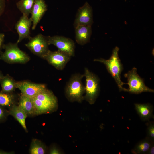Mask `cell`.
Wrapping results in <instances>:
<instances>
[{
    "mask_svg": "<svg viewBox=\"0 0 154 154\" xmlns=\"http://www.w3.org/2000/svg\"><path fill=\"white\" fill-rule=\"evenodd\" d=\"M119 50V48L116 47L113 50L111 57L108 60L100 58L94 59V61L104 64L109 73L115 80L119 91L127 92V89L123 87L126 83L122 82L121 79V74L123 68L118 56Z\"/></svg>",
    "mask_w": 154,
    "mask_h": 154,
    "instance_id": "6da1fadb",
    "label": "cell"
},
{
    "mask_svg": "<svg viewBox=\"0 0 154 154\" xmlns=\"http://www.w3.org/2000/svg\"><path fill=\"white\" fill-rule=\"evenodd\" d=\"M36 115L51 112L58 105L57 98L52 92L47 88L32 99Z\"/></svg>",
    "mask_w": 154,
    "mask_h": 154,
    "instance_id": "7a4b0ae2",
    "label": "cell"
},
{
    "mask_svg": "<svg viewBox=\"0 0 154 154\" xmlns=\"http://www.w3.org/2000/svg\"><path fill=\"white\" fill-rule=\"evenodd\" d=\"M18 43H9L3 44V52L1 54L0 59L9 64H25L29 61L30 57L19 48Z\"/></svg>",
    "mask_w": 154,
    "mask_h": 154,
    "instance_id": "3957f363",
    "label": "cell"
},
{
    "mask_svg": "<svg viewBox=\"0 0 154 154\" xmlns=\"http://www.w3.org/2000/svg\"><path fill=\"white\" fill-rule=\"evenodd\" d=\"M84 74L76 73L72 75L66 84L65 93L68 98L72 101L80 102L83 99L85 87L82 82Z\"/></svg>",
    "mask_w": 154,
    "mask_h": 154,
    "instance_id": "277c9868",
    "label": "cell"
},
{
    "mask_svg": "<svg viewBox=\"0 0 154 154\" xmlns=\"http://www.w3.org/2000/svg\"><path fill=\"white\" fill-rule=\"evenodd\" d=\"M83 74L85 78L84 98L90 104H92L94 103L99 93V79L87 68H85Z\"/></svg>",
    "mask_w": 154,
    "mask_h": 154,
    "instance_id": "5b68a950",
    "label": "cell"
},
{
    "mask_svg": "<svg viewBox=\"0 0 154 154\" xmlns=\"http://www.w3.org/2000/svg\"><path fill=\"white\" fill-rule=\"evenodd\" d=\"M29 39L26 46L34 54L44 59L50 50L47 36L39 33Z\"/></svg>",
    "mask_w": 154,
    "mask_h": 154,
    "instance_id": "8992f818",
    "label": "cell"
},
{
    "mask_svg": "<svg viewBox=\"0 0 154 154\" xmlns=\"http://www.w3.org/2000/svg\"><path fill=\"white\" fill-rule=\"evenodd\" d=\"M137 68L134 67L124 74L125 77L127 79V84L129 86L127 92L135 94L144 92H153V90L145 85L143 80L137 74Z\"/></svg>",
    "mask_w": 154,
    "mask_h": 154,
    "instance_id": "52a82bcc",
    "label": "cell"
},
{
    "mask_svg": "<svg viewBox=\"0 0 154 154\" xmlns=\"http://www.w3.org/2000/svg\"><path fill=\"white\" fill-rule=\"evenodd\" d=\"M49 45L56 46L58 50L64 52L71 56L75 55V44L70 38L63 36H47Z\"/></svg>",
    "mask_w": 154,
    "mask_h": 154,
    "instance_id": "ba28073f",
    "label": "cell"
},
{
    "mask_svg": "<svg viewBox=\"0 0 154 154\" xmlns=\"http://www.w3.org/2000/svg\"><path fill=\"white\" fill-rule=\"evenodd\" d=\"M16 86L21 94L33 98L46 88L44 84L35 83L27 80L16 82Z\"/></svg>",
    "mask_w": 154,
    "mask_h": 154,
    "instance_id": "9c48e42d",
    "label": "cell"
},
{
    "mask_svg": "<svg viewBox=\"0 0 154 154\" xmlns=\"http://www.w3.org/2000/svg\"><path fill=\"white\" fill-rule=\"evenodd\" d=\"M71 57L67 54L58 50L54 51L50 50L44 59L56 69L61 70L69 61Z\"/></svg>",
    "mask_w": 154,
    "mask_h": 154,
    "instance_id": "30bf717a",
    "label": "cell"
},
{
    "mask_svg": "<svg viewBox=\"0 0 154 154\" xmlns=\"http://www.w3.org/2000/svg\"><path fill=\"white\" fill-rule=\"evenodd\" d=\"M93 23L92 9L87 2L78 9L74 23V28L80 25L91 26Z\"/></svg>",
    "mask_w": 154,
    "mask_h": 154,
    "instance_id": "8fae6325",
    "label": "cell"
},
{
    "mask_svg": "<svg viewBox=\"0 0 154 154\" xmlns=\"http://www.w3.org/2000/svg\"><path fill=\"white\" fill-rule=\"evenodd\" d=\"M32 21L28 16L23 15L15 24V28L19 35L17 43H18L25 38L29 39L30 36V29Z\"/></svg>",
    "mask_w": 154,
    "mask_h": 154,
    "instance_id": "7c38bea8",
    "label": "cell"
},
{
    "mask_svg": "<svg viewBox=\"0 0 154 154\" xmlns=\"http://www.w3.org/2000/svg\"><path fill=\"white\" fill-rule=\"evenodd\" d=\"M47 10V6L44 0H35L30 13V18L32 23V30L35 29Z\"/></svg>",
    "mask_w": 154,
    "mask_h": 154,
    "instance_id": "4fadbf2b",
    "label": "cell"
},
{
    "mask_svg": "<svg viewBox=\"0 0 154 154\" xmlns=\"http://www.w3.org/2000/svg\"><path fill=\"white\" fill-rule=\"evenodd\" d=\"M91 26L80 25L75 29V38L79 44L83 45L89 42L92 34Z\"/></svg>",
    "mask_w": 154,
    "mask_h": 154,
    "instance_id": "5bb4252c",
    "label": "cell"
},
{
    "mask_svg": "<svg viewBox=\"0 0 154 154\" xmlns=\"http://www.w3.org/2000/svg\"><path fill=\"white\" fill-rule=\"evenodd\" d=\"M135 108L141 119L144 121H149L153 117V107L149 104H135Z\"/></svg>",
    "mask_w": 154,
    "mask_h": 154,
    "instance_id": "9a60e30c",
    "label": "cell"
},
{
    "mask_svg": "<svg viewBox=\"0 0 154 154\" xmlns=\"http://www.w3.org/2000/svg\"><path fill=\"white\" fill-rule=\"evenodd\" d=\"M8 112L9 114L13 116L21 124L24 129L27 131L25 120L27 116L26 113L18 105L17 106L15 104L10 107Z\"/></svg>",
    "mask_w": 154,
    "mask_h": 154,
    "instance_id": "2e32d148",
    "label": "cell"
},
{
    "mask_svg": "<svg viewBox=\"0 0 154 154\" xmlns=\"http://www.w3.org/2000/svg\"><path fill=\"white\" fill-rule=\"evenodd\" d=\"M18 106L26 113L27 116L36 115L32 99L21 94L19 98Z\"/></svg>",
    "mask_w": 154,
    "mask_h": 154,
    "instance_id": "e0dca14e",
    "label": "cell"
},
{
    "mask_svg": "<svg viewBox=\"0 0 154 154\" xmlns=\"http://www.w3.org/2000/svg\"><path fill=\"white\" fill-rule=\"evenodd\" d=\"M16 82L13 78L7 74L0 80L2 88L1 92L6 93H12L17 88Z\"/></svg>",
    "mask_w": 154,
    "mask_h": 154,
    "instance_id": "ac0fdd59",
    "label": "cell"
},
{
    "mask_svg": "<svg viewBox=\"0 0 154 154\" xmlns=\"http://www.w3.org/2000/svg\"><path fill=\"white\" fill-rule=\"evenodd\" d=\"M154 144V141L146 137L139 142L131 150L134 154H147L151 146Z\"/></svg>",
    "mask_w": 154,
    "mask_h": 154,
    "instance_id": "d6986e66",
    "label": "cell"
},
{
    "mask_svg": "<svg viewBox=\"0 0 154 154\" xmlns=\"http://www.w3.org/2000/svg\"><path fill=\"white\" fill-rule=\"evenodd\" d=\"M35 0H20L16 3L18 9L23 15L28 16L31 13Z\"/></svg>",
    "mask_w": 154,
    "mask_h": 154,
    "instance_id": "ffe728a7",
    "label": "cell"
},
{
    "mask_svg": "<svg viewBox=\"0 0 154 154\" xmlns=\"http://www.w3.org/2000/svg\"><path fill=\"white\" fill-rule=\"evenodd\" d=\"M15 96L12 93L0 92V106L11 107L15 104Z\"/></svg>",
    "mask_w": 154,
    "mask_h": 154,
    "instance_id": "44dd1931",
    "label": "cell"
},
{
    "mask_svg": "<svg viewBox=\"0 0 154 154\" xmlns=\"http://www.w3.org/2000/svg\"><path fill=\"white\" fill-rule=\"evenodd\" d=\"M44 146L40 140L33 139L31 142L29 153L31 154H44L45 153Z\"/></svg>",
    "mask_w": 154,
    "mask_h": 154,
    "instance_id": "7402d4cb",
    "label": "cell"
},
{
    "mask_svg": "<svg viewBox=\"0 0 154 154\" xmlns=\"http://www.w3.org/2000/svg\"><path fill=\"white\" fill-rule=\"evenodd\" d=\"M147 137L149 139L152 141H154V125L153 122H149L148 124Z\"/></svg>",
    "mask_w": 154,
    "mask_h": 154,
    "instance_id": "603a6c76",
    "label": "cell"
},
{
    "mask_svg": "<svg viewBox=\"0 0 154 154\" xmlns=\"http://www.w3.org/2000/svg\"><path fill=\"white\" fill-rule=\"evenodd\" d=\"M8 114H9L8 111L4 109L2 106H0V122L5 119Z\"/></svg>",
    "mask_w": 154,
    "mask_h": 154,
    "instance_id": "cb8c5ba5",
    "label": "cell"
},
{
    "mask_svg": "<svg viewBox=\"0 0 154 154\" xmlns=\"http://www.w3.org/2000/svg\"><path fill=\"white\" fill-rule=\"evenodd\" d=\"M5 6V0H0V16L4 12Z\"/></svg>",
    "mask_w": 154,
    "mask_h": 154,
    "instance_id": "d4e9b609",
    "label": "cell"
},
{
    "mask_svg": "<svg viewBox=\"0 0 154 154\" xmlns=\"http://www.w3.org/2000/svg\"><path fill=\"white\" fill-rule=\"evenodd\" d=\"M5 35L3 33H0V52L1 48H2L3 45V42L5 38Z\"/></svg>",
    "mask_w": 154,
    "mask_h": 154,
    "instance_id": "484cf974",
    "label": "cell"
},
{
    "mask_svg": "<svg viewBox=\"0 0 154 154\" xmlns=\"http://www.w3.org/2000/svg\"><path fill=\"white\" fill-rule=\"evenodd\" d=\"M50 153L51 154H60L59 151L56 148H52L50 151Z\"/></svg>",
    "mask_w": 154,
    "mask_h": 154,
    "instance_id": "4316f807",
    "label": "cell"
},
{
    "mask_svg": "<svg viewBox=\"0 0 154 154\" xmlns=\"http://www.w3.org/2000/svg\"><path fill=\"white\" fill-rule=\"evenodd\" d=\"M147 154H154V144L152 145L151 146V147L149 149Z\"/></svg>",
    "mask_w": 154,
    "mask_h": 154,
    "instance_id": "83f0119b",
    "label": "cell"
},
{
    "mask_svg": "<svg viewBox=\"0 0 154 154\" xmlns=\"http://www.w3.org/2000/svg\"><path fill=\"white\" fill-rule=\"evenodd\" d=\"M4 76L2 73L0 72V80L3 78Z\"/></svg>",
    "mask_w": 154,
    "mask_h": 154,
    "instance_id": "f1b7e54d",
    "label": "cell"
}]
</instances>
